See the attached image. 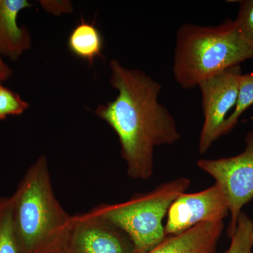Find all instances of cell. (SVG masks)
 Masks as SVG:
<instances>
[{
	"mask_svg": "<svg viewBox=\"0 0 253 253\" xmlns=\"http://www.w3.org/2000/svg\"><path fill=\"white\" fill-rule=\"evenodd\" d=\"M253 105V73L243 74L240 80L239 95L235 108L226 118L221 131V136L230 133L240 117Z\"/></svg>",
	"mask_w": 253,
	"mask_h": 253,
	"instance_id": "12",
	"label": "cell"
},
{
	"mask_svg": "<svg viewBox=\"0 0 253 253\" xmlns=\"http://www.w3.org/2000/svg\"><path fill=\"white\" fill-rule=\"evenodd\" d=\"M65 253H137V251L124 231L88 211L73 215Z\"/></svg>",
	"mask_w": 253,
	"mask_h": 253,
	"instance_id": "8",
	"label": "cell"
},
{
	"mask_svg": "<svg viewBox=\"0 0 253 253\" xmlns=\"http://www.w3.org/2000/svg\"><path fill=\"white\" fill-rule=\"evenodd\" d=\"M103 46L104 42L99 30L94 25L84 21L73 30L68 38L70 51L91 65L96 57L101 56Z\"/></svg>",
	"mask_w": 253,
	"mask_h": 253,
	"instance_id": "11",
	"label": "cell"
},
{
	"mask_svg": "<svg viewBox=\"0 0 253 253\" xmlns=\"http://www.w3.org/2000/svg\"><path fill=\"white\" fill-rule=\"evenodd\" d=\"M224 221H208L166 237L145 253H217Z\"/></svg>",
	"mask_w": 253,
	"mask_h": 253,
	"instance_id": "9",
	"label": "cell"
},
{
	"mask_svg": "<svg viewBox=\"0 0 253 253\" xmlns=\"http://www.w3.org/2000/svg\"><path fill=\"white\" fill-rule=\"evenodd\" d=\"M27 0H0V54L16 61L31 46V36L17 19L22 10L31 7Z\"/></svg>",
	"mask_w": 253,
	"mask_h": 253,
	"instance_id": "10",
	"label": "cell"
},
{
	"mask_svg": "<svg viewBox=\"0 0 253 253\" xmlns=\"http://www.w3.org/2000/svg\"><path fill=\"white\" fill-rule=\"evenodd\" d=\"M229 238V247L223 253H253V220L247 214H239L235 231Z\"/></svg>",
	"mask_w": 253,
	"mask_h": 253,
	"instance_id": "13",
	"label": "cell"
},
{
	"mask_svg": "<svg viewBox=\"0 0 253 253\" xmlns=\"http://www.w3.org/2000/svg\"><path fill=\"white\" fill-rule=\"evenodd\" d=\"M42 7L49 14L60 16L64 14H71L73 11V6L71 1L66 0H41L39 1Z\"/></svg>",
	"mask_w": 253,
	"mask_h": 253,
	"instance_id": "17",
	"label": "cell"
},
{
	"mask_svg": "<svg viewBox=\"0 0 253 253\" xmlns=\"http://www.w3.org/2000/svg\"><path fill=\"white\" fill-rule=\"evenodd\" d=\"M29 107V104L20 95L0 83V120L9 116H19Z\"/></svg>",
	"mask_w": 253,
	"mask_h": 253,
	"instance_id": "15",
	"label": "cell"
},
{
	"mask_svg": "<svg viewBox=\"0 0 253 253\" xmlns=\"http://www.w3.org/2000/svg\"><path fill=\"white\" fill-rule=\"evenodd\" d=\"M0 253H20L11 222L9 197H0Z\"/></svg>",
	"mask_w": 253,
	"mask_h": 253,
	"instance_id": "14",
	"label": "cell"
},
{
	"mask_svg": "<svg viewBox=\"0 0 253 253\" xmlns=\"http://www.w3.org/2000/svg\"><path fill=\"white\" fill-rule=\"evenodd\" d=\"M229 214L225 196L214 183L199 192L184 193L173 201L168 210L165 234L176 235L201 223L224 221Z\"/></svg>",
	"mask_w": 253,
	"mask_h": 253,
	"instance_id": "7",
	"label": "cell"
},
{
	"mask_svg": "<svg viewBox=\"0 0 253 253\" xmlns=\"http://www.w3.org/2000/svg\"><path fill=\"white\" fill-rule=\"evenodd\" d=\"M12 75V69L4 62L2 56L0 54V83L9 80Z\"/></svg>",
	"mask_w": 253,
	"mask_h": 253,
	"instance_id": "18",
	"label": "cell"
},
{
	"mask_svg": "<svg viewBox=\"0 0 253 253\" xmlns=\"http://www.w3.org/2000/svg\"><path fill=\"white\" fill-rule=\"evenodd\" d=\"M110 83L116 99L97 106L94 113L117 134L129 178L148 180L154 174V151L181 139L175 119L159 101L161 83L144 71L110 62Z\"/></svg>",
	"mask_w": 253,
	"mask_h": 253,
	"instance_id": "1",
	"label": "cell"
},
{
	"mask_svg": "<svg viewBox=\"0 0 253 253\" xmlns=\"http://www.w3.org/2000/svg\"><path fill=\"white\" fill-rule=\"evenodd\" d=\"M253 59V47L242 36L234 20L217 26L186 23L176 32L172 72L177 84L193 89L201 82L228 68Z\"/></svg>",
	"mask_w": 253,
	"mask_h": 253,
	"instance_id": "3",
	"label": "cell"
},
{
	"mask_svg": "<svg viewBox=\"0 0 253 253\" xmlns=\"http://www.w3.org/2000/svg\"><path fill=\"white\" fill-rule=\"evenodd\" d=\"M191 184L181 176L148 192L134 194L125 202L101 204L89 211L120 228L130 238L137 253H145L166 237L163 219L173 201Z\"/></svg>",
	"mask_w": 253,
	"mask_h": 253,
	"instance_id": "4",
	"label": "cell"
},
{
	"mask_svg": "<svg viewBox=\"0 0 253 253\" xmlns=\"http://www.w3.org/2000/svg\"><path fill=\"white\" fill-rule=\"evenodd\" d=\"M246 147L241 154L219 159H200L197 166L212 176L229 205L230 221L227 235L235 231L243 208L253 199V129L245 137Z\"/></svg>",
	"mask_w": 253,
	"mask_h": 253,
	"instance_id": "5",
	"label": "cell"
},
{
	"mask_svg": "<svg viewBox=\"0 0 253 253\" xmlns=\"http://www.w3.org/2000/svg\"><path fill=\"white\" fill-rule=\"evenodd\" d=\"M243 73L241 65L228 68L199 84L204 122L199 151L204 154L221 137L223 125L235 108Z\"/></svg>",
	"mask_w": 253,
	"mask_h": 253,
	"instance_id": "6",
	"label": "cell"
},
{
	"mask_svg": "<svg viewBox=\"0 0 253 253\" xmlns=\"http://www.w3.org/2000/svg\"><path fill=\"white\" fill-rule=\"evenodd\" d=\"M20 253H65L72 226L55 196L44 155L30 166L9 197Z\"/></svg>",
	"mask_w": 253,
	"mask_h": 253,
	"instance_id": "2",
	"label": "cell"
},
{
	"mask_svg": "<svg viewBox=\"0 0 253 253\" xmlns=\"http://www.w3.org/2000/svg\"><path fill=\"white\" fill-rule=\"evenodd\" d=\"M237 16L234 20L240 34L253 47V0H240Z\"/></svg>",
	"mask_w": 253,
	"mask_h": 253,
	"instance_id": "16",
	"label": "cell"
}]
</instances>
